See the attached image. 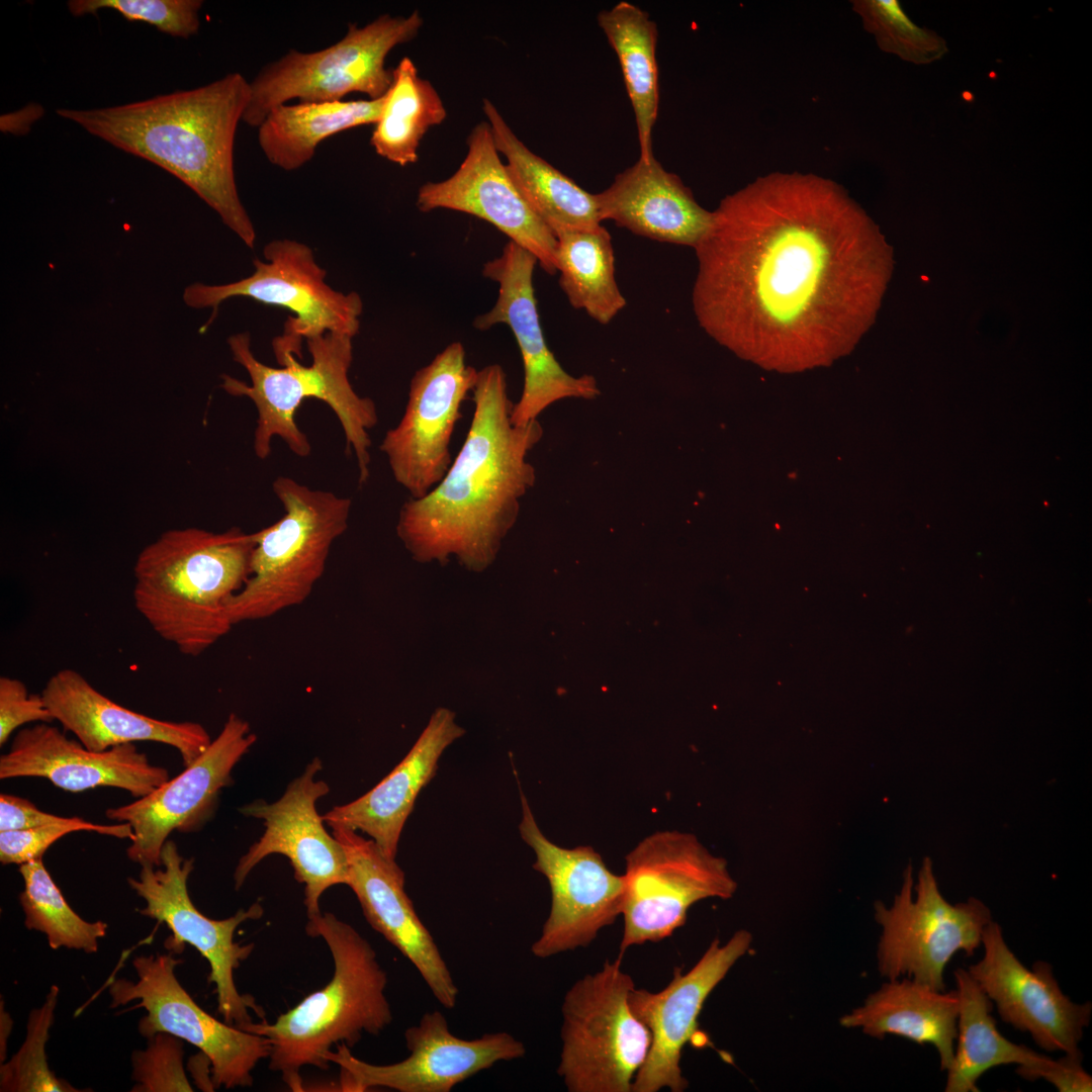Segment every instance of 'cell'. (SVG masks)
I'll return each mask as SVG.
<instances>
[{
	"label": "cell",
	"mask_w": 1092,
	"mask_h": 1092,
	"mask_svg": "<svg viewBox=\"0 0 1092 1092\" xmlns=\"http://www.w3.org/2000/svg\"><path fill=\"white\" fill-rule=\"evenodd\" d=\"M305 932L328 945L334 962L331 981L273 1023L263 1018L243 1028L269 1040V1069L296 1092L304 1090L303 1067L328 1070L333 1045L351 1048L363 1033L378 1035L392 1021L387 975L371 943L330 912L308 918Z\"/></svg>",
	"instance_id": "cell-6"
},
{
	"label": "cell",
	"mask_w": 1092,
	"mask_h": 1092,
	"mask_svg": "<svg viewBox=\"0 0 1092 1092\" xmlns=\"http://www.w3.org/2000/svg\"><path fill=\"white\" fill-rule=\"evenodd\" d=\"M635 988L621 958L577 980L563 998L557 1074L569 1092H632L651 1033L629 1003Z\"/></svg>",
	"instance_id": "cell-9"
},
{
	"label": "cell",
	"mask_w": 1092,
	"mask_h": 1092,
	"mask_svg": "<svg viewBox=\"0 0 1092 1092\" xmlns=\"http://www.w3.org/2000/svg\"><path fill=\"white\" fill-rule=\"evenodd\" d=\"M59 988L52 986L41 1007L33 1009L28 1016L27 1032L18 1052L0 1067V1091L2 1092H79L67 1081L59 1079L50 1070L46 1057V1043L54 1022Z\"/></svg>",
	"instance_id": "cell-37"
},
{
	"label": "cell",
	"mask_w": 1092,
	"mask_h": 1092,
	"mask_svg": "<svg viewBox=\"0 0 1092 1092\" xmlns=\"http://www.w3.org/2000/svg\"><path fill=\"white\" fill-rule=\"evenodd\" d=\"M559 286L572 307L601 325L610 324L626 306L615 276L610 233L601 224L556 235Z\"/></svg>",
	"instance_id": "cell-35"
},
{
	"label": "cell",
	"mask_w": 1092,
	"mask_h": 1092,
	"mask_svg": "<svg viewBox=\"0 0 1092 1092\" xmlns=\"http://www.w3.org/2000/svg\"><path fill=\"white\" fill-rule=\"evenodd\" d=\"M19 873L24 881L19 903L26 928L44 933L53 949L96 952L98 939L105 935L108 925L103 921L88 922L71 908L42 858L20 864Z\"/></svg>",
	"instance_id": "cell-36"
},
{
	"label": "cell",
	"mask_w": 1092,
	"mask_h": 1092,
	"mask_svg": "<svg viewBox=\"0 0 1092 1092\" xmlns=\"http://www.w3.org/2000/svg\"><path fill=\"white\" fill-rule=\"evenodd\" d=\"M11 1025H12V1020L9 1017V1014L6 1013L5 1011H3V1004L1 1003V1036H0V1039H1L0 1040V1059H1V1063H3V1059L5 1058V1055H6V1042H7V1039H8V1034L11 1031Z\"/></svg>",
	"instance_id": "cell-45"
},
{
	"label": "cell",
	"mask_w": 1092,
	"mask_h": 1092,
	"mask_svg": "<svg viewBox=\"0 0 1092 1092\" xmlns=\"http://www.w3.org/2000/svg\"><path fill=\"white\" fill-rule=\"evenodd\" d=\"M74 16L96 14L101 9L117 11L128 21L145 22L175 37L188 38L200 26V0H70Z\"/></svg>",
	"instance_id": "cell-38"
},
{
	"label": "cell",
	"mask_w": 1092,
	"mask_h": 1092,
	"mask_svg": "<svg viewBox=\"0 0 1092 1092\" xmlns=\"http://www.w3.org/2000/svg\"><path fill=\"white\" fill-rule=\"evenodd\" d=\"M523 840L534 850L533 869L548 881L550 912L531 952L538 959L589 945L621 915L624 877L614 874L589 845L564 848L540 830L527 798L521 794Z\"/></svg>",
	"instance_id": "cell-16"
},
{
	"label": "cell",
	"mask_w": 1092,
	"mask_h": 1092,
	"mask_svg": "<svg viewBox=\"0 0 1092 1092\" xmlns=\"http://www.w3.org/2000/svg\"><path fill=\"white\" fill-rule=\"evenodd\" d=\"M482 110L514 182L555 237L602 224L596 194L533 153L512 130L492 101L484 98Z\"/></svg>",
	"instance_id": "cell-30"
},
{
	"label": "cell",
	"mask_w": 1092,
	"mask_h": 1092,
	"mask_svg": "<svg viewBox=\"0 0 1092 1092\" xmlns=\"http://www.w3.org/2000/svg\"><path fill=\"white\" fill-rule=\"evenodd\" d=\"M601 220L653 241L696 248L713 222L691 189L654 158L638 159L596 194Z\"/></svg>",
	"instance_id": "cell-28"
},
{
	"label": "cell",
	"mask_w": 1092,
	"mask_h": 1092,
	"mask_svg": "<svg viewBox=\"0 0 1092 1092\" xmlns=\"http://www.w3.org/2000/svg\"><path fill=\"white\" fill-rule=\"evenodd\" d=\"M472 395L461 449L433 490L401 506L396 534L419 562L445 564L454 555L467 569L482 571L495 560L522 498L535 484L528 456L543 428L538 420L512 423L514 403L499 364L478 370Z\"/></svg>",
	"instance_id": "cell-2"
},
{
	"label": "cell",
	"mask_w": 1092,
	"mask_h": 1092,
	"mask_svg": "<svg viewBox=\"0 0 1092 1092\" xmlns=\"http://www.w3.org/2000/svg\"><path fill=\"white\" fill-rule=\"evenodd\" d=\"M25 777L44 778L73 793L119 788L139 799L167 782L169 772L152 764L133 743L93 751L50 723H36L20 729L0 756L1 780Z\"/></svg>",
	"instance_id": "cell-25"
},
{
	"label": "cell",
	"mask_w": 1092,
	"mask_h": 1092,
	"mask_svg": "<svg viewBox=\"0 0 1092 1092\" xmlns=\"http://www.w3.org/2000/svg\"><path fill=\"white\" fill-rule=\"evenodd\" d=\"M408 1056L397 1063L375 1065L352 1055L344 1043L327 1059L340 1067L339 1090L364 1092L389 1088L399 1092H449L457 1084L498 1062L523 1058L526 1048L506 1031L465 1039L454 1035L444 1014L426 1012L404 1031Z\"/></svg>",
	"instance_id": "cell-17"
},
{
	"label": "cell",
	"mask_w": 1092,
	"mask_h": 1092,
	"mask_svg": "<svg viewBox=\"0 0 1092 1092\" xmlns=\"http://www.w3.org/2000/svg\"><path fill=\"white\" fill-rule=\"evenodd\" d=\"M537 259L509 241L502 254L483 265L482 274L498 285L494 305L473 321L476 330L507 325L517 342L524 367V385L511 421L523 426L564 398L593 399L600 394L592 375L569 374L549 349L540 323L533 284Z\"/></svg>",
	"instance_id": "cell-20"
},
{
	"label": "cell",
	"mask_w": 1092,
	"mask_h": 1092,
	"mask_svg": "<svg viewBox=\"0 0 1092 1092\" xmlns=\"http://www.w3.org/2000/svg\"><path fill=\"white\" fill-rule=\"evenodd\" d=\"M446 117L436 88L420 75L412 59L403 57L392 70V83L370 145L377 155L401 167L414 164L424 135Z\"/></svg>",
	"instance_id": "cell-34"
},
{
	"label": "cell",
	"mask_w": 1092,
	"mask_h": 1092,
	"mask_svg": "<svg viewBox=\"0 0 1092 1092\" xmlns=\"http://www.w3.org/2000/svg\"><path fill=\"white\" fill-rule=\"evenodd\" d=\"M464 732L452 711L437 709L405 757L369 792L325 813V823L364 832L383 855L395 859L418 795L435 776L444 750Z\"/></svg>",
	"instance_id": "cell-27"
},
{
	"label": "cell",
	"mask_w": 1092,
	"mask_h": 1092,
	"mask_svg": "<svg viewBox=\"0 0 1092 1092\" xmlns=\"http://www.w3.org/2000/svg\"><path fill=\"white\" fill-rule=\"evenodd\" d=\"M161 859V867L141 866L138 879H127L130 888L146 901V907L139 912L169 927L172 935L165 941L168 950L180 953L185 944H190L208 962V982L214 984L217 1012L224 1022L243 1029L253 1022L249 1009L264 1018L263 1009L254 998L240 994L234 979L235 970L254 948V943L236 942L235 932L243 922L259 919L264 913L262 905L255 902L225 919H211L194 906L187 890L194 859L183 857L172 840L163 845Z\"/></svg>",
	"instance_id": "cell-12"
},
{
	"label": "cell",
	"mask_w": 1092,
	"mask_h": 1092,
	"mask_svg": "<svg viewBox=\"0 0 1092 1092\" xmlns=\"http://www.w3.org/2000/svg\"><path fill=\"white\" fill-rule=\"evenodd\" d=\"M875 920L882 928L877 947L880 975L887 980L907 977L944 991L948 962L959 951L972 957L993 918L989 907L975 897L947 902L932 861L925 857L916 885L909 864L892 905L875 903Z\"/></svg>",
	"instance_id": "cell-11"
},
{
	"label": "cell",
	"mask_w": 1092,
	"mask_h": 1092,
	"mask_svg": "<svg viewBox=\"0 0 1092 1092\" xmlns=\"http://www.w3.org/2000/svg\"><path fill=\"white\" fill-rule=\"evenodd\" d=\"M477 372L466 362L463 344L453 342L412 377L403 415L380 444L392 477L410 498L427 495L452 464L450 442Z\"/></svg>",
	"instance_id": "cell-15"
},
{
	"label": "cell",
	"mask_w": 1092,
	"mask_h": 1092,
	"mask_svg": "<svg viewBox=\"0 0 1092 1092\" xmlns=\"http://www.w3.org/2000/svg\"><path fill=\"white\" fill-rule=\"evenodd\" d=\"M172 953L134 958L138 981L116 979L109 986L111 1008L139 1000L143 1007L139 1030L151 1037L172 1034L196 1046L210 1062L213 1088L250 1087L257 1064L270 1056L269 1040L221 1022L205 1012L179 983L175 969L181 964Z\"/></svg>",
	"instance_id": "cell-14"
},
{
	"label": "cell",
	"mask_w": 1092,
	"mask_h": 1092,
	"mask_svg": "<svg viewBox=\"0 0 1092 1092\" xmlns=\"http://www.w3.org/2000/svg\"><path fill=\"white\" fill-rule=\"evenodd\" d=\"M250 724L231 713L205 751L174 779L134 802L106 810V816L130 824L126 849L141 866L161 867V852L174 830L190 832L212 815L219 792L233 782L232 771L256 742Z\"/></svg>",
	"instance_id": "cell-19"
},
{
	"label": "cell",
	"mask_w": 1092,
	"mask_h": 1092,
	"mask_svg": "<svg viewBox=\"0 0 1092 1092\" xmlns=\"http://www.w3.org/2000/svg\"><path fill=\"white\" fill-rule=\"evenodd\" d=\"M263 255L266 261L255 259V270L246 278L221 285L196 282L185 288L183 300L188 306L212 308L203 330L212 323L222 301L247 297L291 312L283 335L299 345L303 339L326 333L352 338L358 334L363 311L360 295L328 285L327 272L308 246L293 240H274L264 247Z\"/></svg>",
	"instance_id": "cell-13"
},
{
	"label": "cell",
	"mask_w": 1092,
	"mask_h": 1092,
	"mask_svg": "<svg viewBox=\"0 0 1092 1092\" xmlns=\"http://www.w3.org/2000/svg\"><path fill=\"white\" fill-rule=\"evenodd\" d=\"M851 7L882 50L907 61L923 60L931 37L911 21L898 1L854 0Z\"/></svg>",
	"instance_id": "cell-39"
},
{
	"label": "cell",
	"mask_w": 1092,
	"mask_h": 1092,
	"mask_svg": "<svg viewBox=\"0 0 1092 1092\" xmlns=\"http://www.w3.org/2000/svg\"><path fill=\"white\" fill-rule=\"evenodd\" d=\"M41 696L54 721L93 751L135 741H154L175 747L183 765L188 766L212 741L199 723L159 720L120 706L72 668L55 672Z\"/></svg>",
	"instance_id": "cell-26"
},
{
	"label": "cell",
	"mask_w": 1092,
	"mask_h": 1092,
	"mask_svg": "<svg viewBox=\"0 0 1092 1092\" xmlns=\"http://www.w3.org/2000/svg\"><path fill=\"white\" fill-rule=\"evenodd\" d=\"M959 996L957 1021L958 1044L946 1070L945 1092H978L977 1082L990 1069L1017 1065L1016 1073L1025 1080L1050 1057L1004 1037L991 1014L993 1002L967 969L953 972Z\"/></svg>",
	"instance_id": "cell-31"
},
{
	"label": "cell",
	"mask_w": 1092,
	"mask_h": 1092,
	"mask_svg": "<svg viewBox=\"0 0 1092 1092\" xmlns=\"http://www.w3.org/2000/svg\"><path fill=\"white\" fill-rule=\"evenodd\" d=\"M349 862L348 887L355 893L370 926L417 969L435 999L456 1006L459 990L430 931L404 891V873L382 854L372 839L357 831L332 828Z\"/></svg>",
	"instance_id": "cell-24"
},
{
	"label": "cell",
	"mask_w": 1092,
	"mask_h": 1092,
	"mask_svg": "<svg viewBox=\"0 0 1092 1092\" xmlns=\"http://www.w3.org/2000/svg\"><path fill=\"white\" fill-rule=\"evenodd\" d=\"M416 203L423 212L443 208L481 218L531 253L546 273L557 272V239L514 182L487 121L471 129L458 169L445 180L423 184Z\"/></svg>",
	"instance_id": "cell-22"
},
{
	"label": "cell",
	"mask_w": 1092,
	"mask_h": 1092,
	"mask_svg": "<svg viewBox=\"0 0 1092 1092\" xmlns=\"http://www.w3.org/2000/svg\"><path fill=\"white\" fill-rule=\"evenodd\" d=\"M352 340L350 336L337 333L306 340L311 356L309 365L301 364L293 351L274 340L273 350L280 367H271L253 354L249 333L228 339L233 359L247 371L250 384L224 374L221 387L229 394L248 397L254 403L257 421L253 450L259 459L268 458L275 437L298 457L310 454V443L296 424L295 415L305 399L316 398L331 407L341 424L346 452L352 451L356 457L359 484L368 480L369 431L377 425L378 415L374 401L360 396L349 380Z\"/></svg>",
	"instance_id": "cell-5"
},
{
	"label": "cell",
	"mask_w": 1092,
	"mask_h": 1092,
	"mask_svg": "<svg viewBox=\"0 0 1092 1092\" xmlns=\"http://www.w3.org/2000/svg\"><path fill=\"white\" fill-rule=\"evenodd\" d=\"M598 23L616 53L635 114L639 159H654L652 129L659 104L657 26L649 14L621 1L598 14Z\"/></svg>",
	"instance_id": "cell-33"
},
{
	"label": "cell",
	"mask_w": 1092,
	"mask_h": 1092,
	"mask_svg": "<svg viewBox=\"0 0 1092 1092\" xmlns=\"http://www.w3.org/2000/svg\"><path fill=\"white\" fill-rule=\"evenodd\" d=\"M182 1039L165 1032L149 1037L144 1051L131 1056L133 1092L193 1091L183 1067Z\"/></svg>",
	"instance_id": "cell-40"
},
{
	"label": "cell",
	"mask_w": 1092,
	"mask_h": 1092,
	"mask_svg": "<svg viewBox=\"0 0 1092 1092\" xmlns=\"http://www.w3.org/2000/svg\"><path fill=\"white\" fill-rule=\"evenodd\" d=\"M877 247L837 182L797 171L759 176L721 199L695 248L697 322L755 361L795 366L840 355L869 322Z\"/></svg>",
	"instance_id": "cell-1"
},
{
	"label": "cell",
	"mask_w": 1092,
	"mask_h": 1092,
	"mask_svg": "<svg viewBox=\"0 0 1092 1092\" xmlns=\"http://www.w3.org/2000/svg\"><path fill=\"white\" fill-rule=\"evenodd\" d=\"M752 935L736 931L726 942L715 938L690 971L674 968L672 979L658 992L631 991L629 1003L636 1017L651 1033L648 1056L637 1073L632 1092H658L667 1088L682 1092L689 1082L682 1075V1050L699 1032L704 1004L728 972L750 948Z\"/></svg>",
	"instance_id": "cell-21"
},
{
	"label": "cell",
	"mask_w": 1092,
	"mask_h": 1092,
	"mask_svg": "<svg viewBox=\"0 0 1092 1092\" xmlns=\"http://www.w3.org/2000/svg\"><path fill=\"white\" fill-rule=\"evenodd\" d=\"M385 95L378 99L281 104L258 127V143L267 160L285 171L308 161L317 145L340 131L376 123Z\"/></svg>",
	"instance_id": "cell-32"
},
{
	"label": "cell",
	"mask_w": 1092,
	"mask_h": 1092,
	"mask_svg": "<svg viewBox=\"0 0 1092 1092\" xmlns=\"http://www.w3.org/2000/svg\"><path fill=\"white\" fill-rule=\"evenodd\" d=\"M74 831H94L117 838L133 839L132 828L127 822L106 825L77 817L74 822L68 824L0 831V861L3 864H22L42 858L54 842Z\"/></svg>",
	"instance_id": "cell-41"
},
{
	"label": "cell",
	"mask_w": 1092,
	"mask_h": 1092,
	"mask_svg": "<svg viewBox=\"0 0 1092 1092\" xmlns=\"http://www.w3.org/2000/svg\"><path fill=\"white\" fill-rule=\"evenodd\" d=\"M250 97V82L231 73L207 85L143 101L56 112L177 177L253 248L256 231L240 199L234 170L235 135Z\"/></svg>",
	"instance_id": "cell-3"
},
{
	"label": "cell",
	"mask_w": 1092,
	"mask_h": 1092,
	"mask_svg": "<svg viewBox=\"0 0 1092 1092\" xmlns=\"http://www.w3.org/2000/svg\"><path fill=\"white\" fill-rule=\"evenodd\" d=\"M323 768L313 758L275 802L255 800L240 808L248 817L264 823V833L239 859L234 873L235 888L240 889L250 873L271 854L287 857L295 880L304 886L307 918L322 913L323 894L336 885H348L349 862L342 844L325 828L316 802L330 792L325 781L315 776Z\"/></svg>",
	"instance_id": "cell-18"
},
{
	"label": "cell",
	"mask_w": 1092,
	"mask_h": 1092,
	"mask_svg": "<svg viewBox=\"0 0 1092 1092\" xmlns=\"http://www.w3.org/2000/svg\"><path fill=\"white\" fill-rule=\"evenodd\" d=\"M958 1014L957 990L935 991L902 977L888 980L871 993L862 1005L840 1018V1024L878 1039L893 1034L931 1044L938 1053L940 1070L946 1071L953 1058Z\"/></svg>",
	"instance_id": "cell-29"
},
{
	"label": "cell",
	"mask_w": 1092,
	"mask_h": 1092,
	"mask_svg": "<svg viewBox=\"0 0 1092 1092\" xmlns=\"http://www.w3.org/2000/svg\"><path fill=\"white\" fill-rule=\"evenodd\" d=\"M981 944L982 959L967 970L996 1005L1001 1019L1028 1033L1044 1051L1079 1052L1091 1019V1002H1073L1062 991L1049 963L1037 961L1027 969L994 920L985 927Z\"/></svg>",
	"instance_id": "cell-23"
},
{
	"label": "cell",
	"mask_w": 1092,
	"mask_h": 1092,
	"mask_svg": "<svg viewBox=\"0 0 1092 1092\" xmlns=\"http://www.w3.org/2000/svg\"><path fill=\"white\" fill-rule=\"evenodd\" d=\"M423 24L417 10L406 16L382 14L361 27L350 24L339 41L324 50L289 51L250 82L251 97L242 120L258 128L272 109L292 99L324 103L341 101L353 92L370 99L384 96L392 83L386 57L414 39Z\"/></svg>",
	"instance_id": "cell-8"
},
{
	"label": "cell",
	"mask_w": 1092,
	"mask_h": 1092,
	"mask_svg": "<svg viewBox=\"0 0 1092 1092\" xmlns=\"http://www.w3.org/2000/svg\"><path fill=\"white\" fill-rule=\"evenodd\" d=\"M1065 1056L1050 1061L1038 1071L1037 1079L1053 1084L1060 1092H1090L1092 1078L1082 1066L1083 1054L1064 1053Z\"/></svg>",
	"instance_id": "cell-44"
},
{
	"label": "cell",
	"mask_w": 1092,
	"mask_h": 1092,
	"mask_svg": "<svg viewBox=\"0 0 1092 1092\" xmlns=\"http://www.w3.org/2000/svg\"><path fill=\"white\" fill-rule=\"evenodd\" d=\"M272 489L284 515L255 532L249 578L228 603L234 626L304 603L325 572L334 542L348 528L351 498L289 476L276 477Z\"/></svg>",
	"instance_id": "cell-7"
},
{
	"label": "cell",
	"mask_w": 1092,
	"mask_h": 1092,
	"mask_svg": "<svg viewBox=\"0 0 1092 1092\" xmlns=\"http://www.w3.org/2000/svg\"><path fill=\"white\" fill-rule=\"evenodd\" d=\"M625 861L619 958L631 946L671 936L686 924L695 903L729 899L737 889L727 861L687 832H654L629 851Z\"/></svg>",
	"instance_id": "cell-10"
},
{
	"label": "cell",
	"mask_w": 1092,
	"mask_h": 1092,
	"mask_svg": "<svg viewBox=\"0 0 1092 1092\" xmlns=\"http://www.w3.org/2000/svg\"><path fill=\"white\" fill-rule=\"evenodd\" d=\"M255 532L196 527L162 533L139 554L133 604L163 640L196 657L231 632L229 601L249 578Z\"/></svg>",
	"instance_id": "cell-4"
},
{
	"label": "cell",
	"mask_w": 1092,
	"mask_h": 1092,
	"mask_svg": "<svg viewBox=\"0 0 1092 1092\" xmlns=\"http://www.w3.org/2000/svg\"><path fill=\"white\" fill-rule=\"evenodd\" d=\"M54 718L41 696L30 694L17 678L0 677V745L19 727L32 723H51Z\"/></svg>",
	"instance_id": "cell-42"
},
{
	"label": "cell",
	"mask_w": 1092,
	"mask_h": 1092,
	"mask_svg": "<svg viewBox=\"0 0 1092 1092\" xmlns=\"http://www.w3.org/2000/svg\"><path fill=\"white\" fill-rule=\"evenodd\" d=\"M77 817H61L39 810L30 801L9 794L0 795V831L22 830L72 823Z\"/></svg>",
	"instance_id": "cell-43"
}]
</instances>
